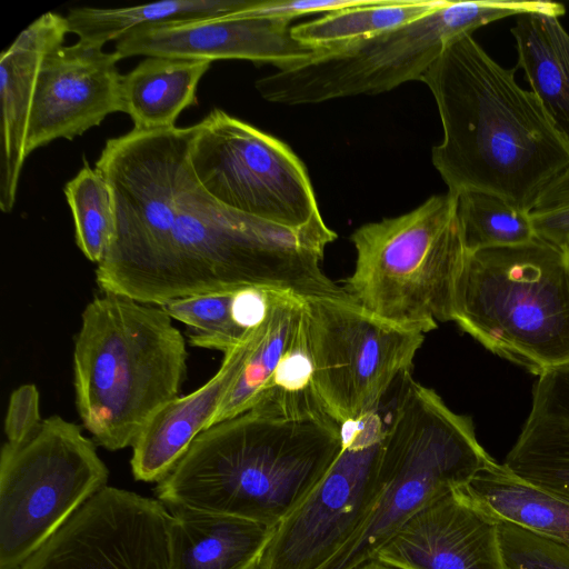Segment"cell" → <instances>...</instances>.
<instances>
[{
    "label": "cell",
    "instance_id": "34",
    "mask_svg": "<svg viewBox=\"0 0 569 569\" xmlns=\"http://www.w3.org/2000/svg\"><path fill=\"white\" fill-rule=\"evenodd\" d=\"M569 206V168L539 194L531 212H548Z\"/></svg>",
    "mask_w": 569,
    "mask_h": 569
},
{
    "label": "cell",
    "instance_id": "2",
    "mask_svg": "<svg viewBox=\"0 0 569 569\" xmlns=\"http://www.w3.org/2000/svg\"><path fill=\"white\" fill-rule=\"evenodd\" d=\"M515 71L463 34L420 81L442 122L443 139L431 160L448 192L490 193L531 213L543 189L569 168V147Z\"/></svg>",
    "mask_w": 569,
    "mask_h": 569
},
{
    "label": "cell",
    "instance_id": "29",
    "mask_svg": "<svg viewBox=\"0 0 569 569\" xmlns=\"http://www.w3.org/2000/svg\"><path fill=\"white\" fill-rule=\"evenodd\" d=\"M236 291L209 292L177 298L160 306L172 319L191 329V346L226 353L246 340L247 330L234 316Z\"/></svg>",
    "mask_w": 569,
    "mask_h": 569
},
{
    "label": "cell",
    "instance_id": "25",
    "mask_svg": "<svg viewBox=\"0 0 569 569\" xmlns=\"http://www.w3.org/2000/svg\"><path fill=\"white\" fill-rule=\"evenodd\" d=\"M264 0H167L123 8L78 7L68 11L69 32L102 47L147 27L243 12Z\"/></svg>",
    "mask_w": 569,
    "mask_h": 569
},
{
    "label": "cell",
    "instance_id": "32",
    "mask_svg": "<svg viewBox=\"0 0 569 569\" xmlns=\"http://www.w3.org/2000/svg\"><path fill=\"white\" fill-rule=\"evenodd\" d=\"M367 0H264L260 6L248 10L256 16H264L291 21L295 18L317 13L335 12L356 7Z\"/></svg>",
    "mask_w": 569,
    "mask_h": 569
},
{
    "label": "cell",
    "instance_id": "1",
    "mask_svg": "<svg viewBox=\"0 0 569 569\" xmlns=\"http://www.w3.org/2000/svg\"><path fill=\"white\" fill-rule=\"evenodd\" d=\"M194 132L132 129L106 141L96 168L112 190L116 232L96 269L101 290L154 306L244 288L318 295L328 226L284 227L218 202L192 170Z\"/></svg>",
    "mask_w": 569,
    "mask_h": 569
},
{
    "label": "cell",
    "instance_id": "23",
    "mask_svg": "<svg viewBox=\"0 0 569 569\" xmlns=\"http://www.w3.org/2000/svg\"><path fill=\"white\" fill-rule=\"evenodd\" d=\"M523 70L550 121L569 147V33L545 12L517 16L511 28Z\"/></svg>",
    "mask_w": 569,
    "mask_h": 569
},
{
    "label": "cell",
    "instance_id": "9",
    "mask_svg": "<svg viewBox=\"0 0 569 569\" xmlns=\"http://www.w3.org/2000/svg\"><path fill=\"white\" fill-rule=\"evenodd\" d=\"M109 470L80 426L51 416L0 453V569H20L90 498Z\"/></svg>",
    "mask_w": 569,
    "mask_h": 569
},
{
    "label": "cell",
    "instance_id": "22",
    "mask_svg": "<svg viewBox=\"0 0 569 569\" xmlns=\"http://www.w3.org/2000/svg\"><path fill=\"white\" fill-rule=\"evenodd\" d=\"M462 489L497 521L569 547V499L527 481L503 463L491 460Z\"/></svg>",
    "mask_w": 569,
    "mask_h": 569
},
{
    "label": "cell",
    "instance_id": "35",
    "mask_svg": "<svg viewBox=\"0 0 569 569\" xmlns=\"http://www.w3.org/2000/svg\"><path fill=\"white\" fill-rule=\"evenodd\" d=\"M356 569H395L392 567L386 566L377 560L368 561Z\"/></svg>",
    "mask_w": 569,
    "mask_h": 569
},
{
    "label": "cell",
    "instance_id": "36",
    "mask_svg": "<svg viewBox=\"0 0 569 569\" xmlns=\"http://www.w3.org/2000/svg\"><path fill=\"white\" fill-rule=\"evenodd\" d=\"M563 249H565V251L567 253V257H568V260H569V244H567Z\"/></svg>",
    "mask_w": 569,
    "mask_h": 569
},
{
    "label": "cell",
    "instance_id": "10",
    "mask_svg": "<svg viewBox=\"0 0 569 569\" xmlns=\"http://www.w3.org/2000/svg\"><path fill=\"white\" fill-rule=\"evenodd\" d=\"M305 335L312 385L340 426L375 410L411 372L425 335L395 325L350 297L305 299Z\"/></svg>",
    "mask_w": 569,
    "mask_h": 569
},
{
    "label": "cell",
    "instance_id": "31",
    "mask_svg": "<svg viewBox=\"0 0 569 569\" xmlns=\"http://www.w3.org/2000/svg\"><path fill=\"white\" fill-rule=\"evenodd\" d=\"M40 397L38 388L27 383L14 389L10 396L6 418L7 441L17 443L36 431L41 425Z\"/></svg>",
    "mask_w": 569,
    "mask_h": 569
},
{
    "label": "cell",
    "instance_id": "4",
    "mask_svg": "<svg viewBox=\"0 0 569 569\" xmlns=\"http://www.w3.org/2000/svg\"><path fill=\"white\" fill-rule=\"evenodd\" d=\"M172 320L160 306L106 292L84 308L73 349L76 403L99 446L132 447L179 396L188 353Z\"/></svg>",
    "mask_w": 569,
    "mask_h": 569
},
{
    "label": "cell",
    "instance_id": "5",
    "mask_svg": "<svg viewBox=\"0 0 569 569\" xmlns=\"http://www.w3.org/2000/svg\"><path fill=\"white\" fill-rule=\"evenodd\" d=\"M452 321L487 350L529 372L569 362V260L539 237L467 252Z\"/></svg>",
    "mask_w": 569,
    "mask_h": 569
},
{
    "label": "cell",
    "instance_id": "26",
    "mask_svg": "<svg viewBox=\"0 0 569 569\" xmlns=\"http://www.w3.org/2000/svg\"><path fill=\"white\" fill-rule=\"evenodd\" d=\"M445 1L367 0L292 27L291 31L301 42L332 47L396 29L430 13Z\"/></svg>",
    "mask_w": 569,
    "mask_h": 569
},
{
    "label": "cell",
    "instance_id": "20",
    "mask_svg": "<svg viewBox=\"0 0 569 569\" xmlns=\"http://www.w3.org/2000/svg\"><path fill=\"white\" fill-rule=\"evenodd\" d=\"M170 569H259L277 527L171 507Z\"/></svg>",
    "mask_w": 569,
    "mask_h": 569
},
{
    "label": "cell",
    "instance_id": "7",
    "mask_svg": "<svg viewBox=\"0 0 569 569\" xmlns=\"http://www.w3.org/2000/svg\"><path fill=\"white\" fill-rule=\"evenodd\" d=\"M350 239L357 257L343 289L355 302L423 335L452 321L467 254L457 194L432 196L405 214L361 226Z\"/></svg>",
    "mask_w": 569,
    "mask_h": 569
},
{
    "label": "cell",
    "instance_id": "12",
    "mask_svg": "<svg viewBox=\"0 0 569 569\" xmlns=\"http://www.w3.org/2000/svg\"><path fill=\"white\" fill-rule=\"evenodd\" d=\"M190 163L202 188L227 208L290 228L322 218L291 149L220 109L196 123Z\"/></svg>",
    "mask_w": 569,
    "mask_h": 569
},
{
    "label": "cell",
    "instance_id": "8",
    "mask_svg": "<svg viewBox=\"0 0 569 569\" xmlns=\"http://www.w3.org/2000/svg\"><path fill=\"white\" fill-rule=\"evenodd\" d=\"M527 12L561 17L566 8L551 1L446 0L415 21L332 46L302 64L257 80L254 86L263 99L290 106L389 91L421 80L456 38Z\"/></svg>",
    "mask_w": 569,
    "mask_h": 569
},
{
    "label": "cell",
    "instance_id": "19",
    "mask_svg": "<svg viewBox=\"0 0 569 569\" xmlns=\"http://www.w3.org/2000/svg\"><path fill=\"white\" fill-rule=\"evenodd\" d=\"M503 465L569 499V362L538 376L528 418Z\"/></svg>",
    "mask_w": 569,
    "mask_h": 569
},
{
    "label": "cell",
    "instance_id": "33",
    "mask_svg": "<svg viewBox=\"0 0 569 569\" xmlns=\"http://www.w3.org/2000/svg\"><path fill=\"white\" fill-rule=\"evenodd\" d=\"M530 216L537 237L561 248L569 244V206Z\"/></svg>",
    "mask_w": 569,
    "mask_h": 569
},
{
    "label": "cell",
    "instance_id": "3",
    "mask_svg": "<svg viewBox=\"0 0 569 569\" xmlns=\"http://www.w3.org/2000/svg\"><path fill=\"white\" fill-rule=\"evenodd\" d=\"M341 446V426L326 412L254 408L202 431L156 496L168 508L278 527L321 481Z\"/></svg>",
    "mask_w": 569,
    "mask_h": 569
},
{
    "label": "cell",
    "instance_id": "11",
    "mask_svg": "<svg viewBox=\"0 0 569 569\" xmlns=\"http://www.w3.org/2000/svg\"><path fill=\"white\" fill-rule=\"evenodd\" d=\"M408 373L375 410L341 426L338 457L306 500L277 527L259 569H317L358 530L383 487L385 438Z\"/></svg>",
    "mask_w": 569,
    "mask_h": 569
},
{
    "label": "cell",
    "instance_id": "16",
    "mask_svg": "<svg viewBox=\"0 0 569 569\" xmlns=\"http://www.w3.org/2000/svg\"><path fill=\"white\" fill-rule=\"evenodd\" d=\"M499 523L457 487L419 509L373 560L395 569H508Z\"/></svg>",
    "mask_w": 569,
    "mask_h": 569
},
{
    "label": "cell",
    "instance_id": "17",
    "mask_svg": "<svg viewBox=\"0 0 569 569\" xmlns=\"http://www.w3.org/2000/svg\"><path fill=\"white\" fill-rule=\"evenodd\" d=\"M66 17L46 12L29 24L0 58V209L9 213L16 203L26 161L27 132L39 70L46 54L63 44Z\"/></svg>",
    "mask_w": 569,
    "mask_h": 569
},
{
    "label": "cell",
    "instance_id": "21",
    "mask_svg": "<svg viewBox=\"0 0 569 569\" xmlns=\"http://www.w3.org/2000/svg\"><path fill=\"white\" fill-rule=\"evenodd\" d=\"M303 298L270 291L251 350L210 427L254 408L267 396L282 362L303 335Z\"/></svg>",
    "mask_w": 569,
    "mask_h": 569
},
{
    "label": "cell",
    "instance_id": "27",
    "mask_svg": "<svg viewBox=\"0 0 569 569\" xmlns=\"http://www.w3.org/2000/svg\"><path fill=\"white\" fill-rule=\"evenodd\" d=\"M457 216L467 252L519 246L536 237L530 212L490 193L459 192Z\"/></svg>",
    "mask_w": 569,
    "mask_h": 569
},
{
    "label": "cell",
    "instance_id": "18",
    "mask_svg": "<svg viewBox=\"0 0 569 569\" xmlns=\"http://www.w3.org/2000/svg\"><path fill=\"white\" fill-rule=\"evenodd\" d=\"M256 330L223 353L218 371L204 385L172 399L150 419L132 445L130 466L136 480L159 482L164 479L194 439L210 427L246 362Z\"/></svg>",
    "mask_w": 569,
    "mask_h": 569
},
{
    "label": "cell",
    "instance_id": "13",
    "mask_svg": "<svg viewBox=\"0 0 569 569\" xmlns=\"http://www.w3.org/2000/svg\"><path fill=\"white\" fill-rule=\"evenodd\" d=\"M169 508L106 486L20 569H170Z\"/></svg>",
    "mask_w": 569,
    "mask_h": 569
},
{
    "label": "cell",
    "instance_id": "15",
    "mask_svg": "<svg viewBox=\"0 0 569 569\" xmlns=\"http://www.w3.org/2000/svg\"><path fill=\"white\" fill-rule=\"evenodd\" d=\"M118 61L114 52L80 40L46 54L30 112L27 157L56 139L72 140L107 116L122 112Z\"/></svg>",
    "mask_w": 569,
    "mask_h": 569
},
{
    "label": "cell",
    "instance_id": "14",
    "mask_svg": "<svg viewBox=\"0 0 569 569\" xmlns=\"http://www.w3.org/2000/svg\"><path fill=\"white\" fill-rule=\"evenodd\" d=\"M290 21L243 12L136 29L114 44L128 57L209 60L243 59L279 70L302 64L330 47L297 40Z\"/></svg>",
    "mask_w": 569,
    "mask_h": 569
},
{
    "label": "cell",
    "instance_id": "6",
    "mask_svg": "<svg viewBox=\"0 0 569 569\" xmlns=\"http://www.w3.org/2000/svg\"><path fill=\"white\" fill-rule=\"evenodd\" d=\"M491 460L471 418L408 373L385 438L382 490L358 530L317 569H356L373 560L419 509L467 485Z\"/></svg>",
    "mask_w": 569,
    "mask_h": 569
},
{
    "label": "cell",
    "instance_id": "28",
    "mask_svg": "<svg viewBox=\"0 0 569 569\" xmlns=\"http://www.w3.org/2000/svg\"><path fill=\"white\" fill-rule=\"evenodd\" d=\"M74 221L76 242L97 264L107 256L116 232V208L110 184L97 168H83L64 186Z\"/></svg>",
    "mask_w": 569,
    "mask_h": 569
},
{
    "label": "cell",
    "instance_id": "30",
    "mask_svg": "<svg viewBox=\"0 0 569 569\" xmlns=\"http://www.w3.org/2000/svg\"><path fill=\"white\" fill-rule=\"evenodd\" d=\"M508 569H569V547L510 523H499Z\"/></svg>",
    "mask_w": 569,
    "mask_h": 569
},
{
    "label": "cell",
    "instance_id": "24",
    "mask_svg": "<svg viewBox=\"0 0 569 569\" xmlns=\"http://www.w3.org/2000/svg\"><path fill=\"white\" fill-rule=\"evenodd\" d=\"M209 60L147 57L121 79V106L136 130L176 127L180 113L197 104V87Z\"/></svg>",
    "mask_w": 569,
    "mask_h": 569
}]
</instances>
